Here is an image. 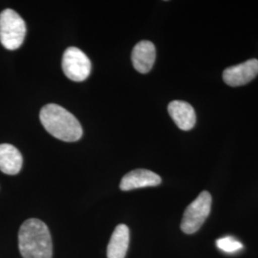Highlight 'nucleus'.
I'll return each mask as SVG.
<instances>
[{
	"label": "nucleus",
	"instance_id": "f257e3e1",
	"mask_svg": "<svg viewBox=\"0 0 258 258\" xmlns=\"http://www.w3.org/2000/svg\"><path fill=\"white\" fill-rule=\"evenodd\" d=\"M19 248L23 258H52L53 244L46 224L37 218L24 222L19 229Z\"/></svg>",
	"mask_w": 258,
	"mask_h": 258
},
{
	"label": "nucleus",
	"instance_id": "f03ea898",
	"mask_svg": "<svg viewBox=\"0 0 258 258\" xmlns=\"http://www.w3.org/2000/svg\"><path fill=\"white\" fill-rule=\"evenodd\" d=\"M39 119L47 132L58 140L77 142L83 136V127L80 121L73 114L55 103L43 106Z\"/></svg>",
	"mask_w": 258,
	"mask_h": 258
},
{
	"label": "nucleus",
	"instance_id": "7ed1b4c3",
	"mask_svg": "<svg viewBox=\"0 0 258 258\" xmlns=\"http://www.w3.org/2000/svg\"><path fill=\"white\" fill-rule=\"evenodd\" d=\"M26 36L25 21L14 10L6 9L0 14V42L8 50H17Z\"/></svg>",
	"mask_w": 258,
	"mask_h": 258
},
{
	"label": "nucleus",
	"instance_id": "20e7f679",
	"mask_svg": "<svg viewBox=\"0 0 258 258\" xmlns=\"http://www.w3.org/2000/svg\"><path fill=\"white\" fill-rule=\"evenodd\" d=\"M212 195L202 191L185 209L181 222V230L186 234H192L203 225L212 210Z\"/></svg>",
	"mask_w": 258,
	"mask_h": 258
},
{
	"label": "nucleus",
	"instance_id": "39448f33",
	"mask_svg": "<svg viewBox=\"0 0 258 258\" xmlns=\"http://www.w3.org/2000/svg\"><path fill=\"white\" fill-rule=\"evenodd\" d=\"M62 70L71 81L83 82L90 75L91 61L81 49L69 47L62 56Z\"/></svg>",
	"mask_w": 258,
	"mask_h": 258
},
{
	"label": "nucleus",
	"instance_id": "423d86ee",
	"mask_svg": "<svg viewBox=\"0 0 258 258\" xmlns=\"http://www.w3.org/2000/svg\"><path fill=\"white\" fill-rule=\"evenodd\" d=\"M258 75V59L251 58L243 63L228 67L223 72V81L231 87L251 82Z\"/></svg>",
	"mask_w": 258,
	"mask_h": 258
},
{
	"label": "nucleus",
	"instance_id": "0eeeda50",
	"mask_svg": "<svg viewBox=\"0 0 258 258\" xmlns=\"http://www.w3.org/2000/svg\"><path fill=\"white\" fill-rule=\"evenodd\" d=\"M161 183V177L155 172L148 169H135L122 177L120 188L123 191H128L141 187L156 186Z\"/></svg>",
	"mask_w": 258,
	"mask_h": 258
},
{
	"label": "nucleus",
	"instance_id": "6e6552de",
	"mask_svg": "<svg viewBox=\"0 0 258 258\" xmlns=\"http://www.w3.org/2000/svg\"><path fill=\"white\" fill-rule=\"evenodd\" d=\"M131 59L139 73L147 74L152 69L156 59L155 45L148 40L140 41L133 48Z\"/></svg>",
	"mask_w": 258,
	"mask_h": 258
},
{
	"label": "nucleus",
	"instance_id": "1a4fd4ad",
	"mask_svg": "<svg viewBox=\"0 0 258 258\" xmlns=\"http://www.w3.org/2000/svg\"><path fill=\"white\" fill-rule=\"evenodd\" d=\"M167 110L176 125L184 131L192 129L196 123V114L188 102L173 101L167 106Z\"/></svg>",
	"mask_w": 258,
	"mask_h": 258
},
{
	"label": "nucleus",
	"instance_id": "9d476101",
	"mask_svg": "<svg viewBox=\"0 0 258 258\" xmlns=\"http://www.w3.org/2000/svg\"><path fill=\"white\" fill-rule=\"evenodd\" d=\"M22 155L19 149L10 144L0 145V170L8 175H16L21 170Z\"/></svg>",
	"mask_w": 258,
	"mask_h": 258
},
{
	"label": "nucleus",
	"instance_id": "9b49d317",
	"mask_svg": "<svg viewBox=\"0 0 258 258\" xmlns=\"http://www.w3.org/2000/svg\"><path fill=\"white\" fill-rule=\"evenodd\" d=\"M129 245V229L124 224L116 227L107 247V258H124Z\"/></svg>",
	"mask_w": 258,
	"mask_h": 258
},
{
	"label": "nucleus",
	"instance_id": "f8f14e48",
	"mask_svg": "<svg viewBox=\"0 0 258 258\" xmlns=\"http://www.w3.org/2000/svg\"><path fill=\"white\" fill-rule=\"evenodd\" d=\"M216 246L218 249L228 253H233L243 249L242 243L232 236H225L217 240Z\"/></svg>",
	"mask_w": 258,
	"mask_h": 258
}]
</instances>
